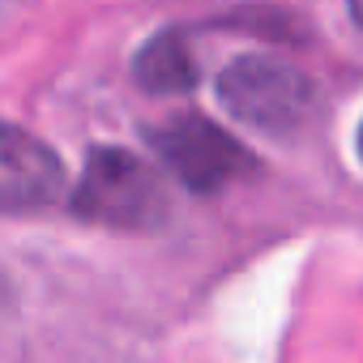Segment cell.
<instances>
[{"label": "cell", "instance_id": "3957f363", "mask_svg": "<svg viewBox=\"0 0 363 363\" xmlns=\"http://www.w3.org/2000/svg\"><path fill=\"white\" fill-rule=\"evenodd\" d=\"M150 145L158 150L167 171L193 193H218L252 167V154L206 116H175L158 124L150 133Z\"/></svg>", "mask_w": 363, "mask_h": 363}, {"label": "cell", "instance_id": "52a82bcc", "mask_svg": "<svg viewBox=\"0 0 363 363\" xmlns=\"http://www.w3.org/2000/svg\"><path fill=\"white\" fill-rule=\"evenodd\" d=\"M359 158H363V128H359Z\"/></svg>", "mask_w": 363, "mask_h": 363}, {"label": "cell", "instance_id": "277c9868", "mask_svg": "<svg viewBox=\"0 0 363 363\" xmlns=\"http://www.w3.org/2000/svg\"><path fill=\"white\" fill-rule=\"evenodd\" d=\"M65 189V167L52 145L0 120V214H39Z\"/></svg>", "mask_w": 363, "mask_h": 363}, {"label": "cell", "instance_id": "7a4b0ae2", "mask_svg": "<svg viewBox=\"0 0 363 363\" xmlns=\"http://www.w3.org/2000/svg\"><path fill=\"white\" fill-rule=\"evenodd\" d=\"M218 99L235 120L278 137V133H295L308 120L312 82L274 56H240L223 69Z\"/></svg>", "mask_w": 363, "mask_h": 363}, {"label": "cell", "instance_id": "5b68a950", "mask_svg": "<svg viewBox=\"0 0 363 363\" xmlns=\"http://www.w3.org/2000/svg\"><path fill=\"white\" fill-rule=\"evenodd\" d=\"M137 82L150 94H184L197 86V60L184 30H162L154 35L137 56Z\"/></svg>", "mask_w": 363, "mask_h": 363}, {"label": "cell", "instance_id": "8992f818", "mask_svg": "<svg viewBox=\"0 0 363 363\" xmlns=\"http://www.w3.org/2000/svg\"><path fill=\"white\" fill-rule=\"evenodd\" d=\"M350 18H354V26L363 30V0H350Z\"/></svg>", "mask_w": 363, "mask_h": 363}, {"label": "cell", "instance_id": "6da1fadb", "mask_svg": "<svg viewBox=\"0 0 363 363\" xmlns=\"http://www.w3.org/2000/svg\"><path fill=\"white\" fill-rule=\"evenodd\" d=\"M69 210L94 227L116 231H150L167 218L162 179L128 150H90L82 179L69 197Z\"/></svg>", "mask_w": 363, "mask_h": 363}]
</instances>
